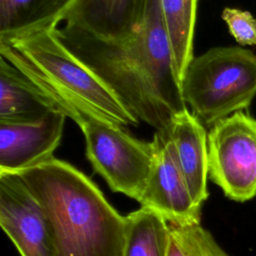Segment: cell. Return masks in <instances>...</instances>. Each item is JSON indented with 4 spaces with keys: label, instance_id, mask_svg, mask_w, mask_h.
Listing matches in <instances>:
<instances>
[{
    "label": "cell",
    "instance_id": "10",
    "mask_svg": "<svg viewBox=\"0 0 256 256\" xmlns=\"http://www.w3.org/2000/svg\"><path fill=\"white\" fill-rule=\"evenodd\" d=\"M147 0H74L65 27L108 41L129 37L141 25Z\"/></svg>",
    "mask_w": 256,
    "mask_h": 256
},
{
    "label": "cell",
    "instance_id": "1",
    "mask_svg": "<svg viewBox=\"0 0 256 256\" xmlns=\"http://www.w3.org/2000/svg\"><path fill=\"white\" fill-rule=\"evenodd\" d=\"M57 30L67 47L155 131L166 132L187 108L158 0H147L141 25L122 40H102L65 26Z\"/></svg>",
    "mask_w": 256,
    "mask_h": 256
},
{
    "label": "cell",
    "instance_id": "2",
    "mask_svg": "<svg viewBox=\"0 0 256 256\" xmlns=\"http://www.w3.org/2000/svg\"><path fill=\"white\" fill-rule=\"evenodd\" d=\"M16 174L44 209L57 256H123L126 216L82 171L52 157Z\"/></svg>",
    "mask_w": 256,
    "mask_h": 256
},
{
    "label": "cell",
    "instance_id": "16",
    "mask_svg": "<svg viewBox=\"0 0 256 256\" xmlns=\"http://www.w3.org/2000/svg\"><path fill=\"white\" fill-rule=\"evenodd\" d=\"M169 227L167 256H229L201 222Z\"/></svg>",
    "mask_w": 256,
    "mask_h": 256
},
{
    "label": "cell",
    "instance_id": "11",
    "mask_svg": "<svg viewBox=\"0 0 256 256\" xmlns=\"http://www.w3.org/2000/svg\"><path fill=\"white\" fill-rule=\"evenodd\" d=\"M178 164L195 204L202 209L209 197L208 132L206 127L186 108L176 114L168 129Z\"/></svg>",
    "mask_w": 256,
    "mask_h": 256
},
{
    "label": "cell",
    "instance_id": "5",
    "mask_svg": "<svg viewBox=\"0 0 256 256\" xmlns=\"http://www.w3.org/2000/svg\"><path fill=\"white\" fill-rule=\"evenodd\" d=\"M94 171L109 188L140 201L154 158V142L132 136L124 127L88 118L80 127Z\"/></svg>",
    "mask_w": 256,
    "mask_h": 256
},
{
    "label": "cell",
    "instance_id": "13",
    "mask_svg": "<svg viewBox=\"0 0 256 256\" xmlns=\"http://www.w3.org/2000/svg\"><path fill=\"white\" fill-rule=\"evenodd\" d=\"M74 0H0V39L56 28Z\"/></svg>",
    "mask_w": 256,
    "mask_h": 256
},
{
    "label": "cell",
    "instance_id": "4",
    "mask_svg": "<svg viewBox=\"0 0 256 256\" xmlns=\"http://www.w3.org/2000/svg\"><path fill=\"white\" fill-rule=\"evenodd\" d=\"M184 102L206 128L247 109L256 95V55L217 46L194 56L181 82Z\"/></svg>",
    "mask_w": 256,
    "mask_h": 256
},
{
    "label": "cell",
    "instance_id": "7",
    "mask_svg": "<svg viewBox=\"0 0 256 256\" xmlns=\"http://www.w3.org/2000/svg\"><path fill=\"white\" fill-rule=\"evenodd\" d=\"M0 225L21 256H57L48 217L16 173H0Z\"/></svg>",
    "mask_w": 256,
    "mask_h": 256
},
{
    "label": "cell",
    "instance_id": "9",
    "mask_svg": "<svg viewBox=\"0 0 256 256\" xmlns=\"http://www.w3.org/2000/svg\"><path fill=\"white\" fill-rule=\"evenodd\" d=\"M66 118L50 111L31 120H0V173H19L54 157Z\"/></svg>",
    "mask_w": 256,
    "mask_h": 256
},
{
    "label": "cell",
    "instance_id": "3",
    "mask_svg": "<svg viewBox=\"0 0 256 256\" xmlns=\"http://www.w3.org/2000/svg\"><path fill=\"white\" fill-rule=\"evenodd\" d=\"M58 27L0 39V56L20 70L79 127L94 118L122 127L139 119L63 42Z\"/></svg>",
    "mask_w": 256,
    "mask_h": 256
},
{
    "label": "cell",
    "instance_id": "15",
    "mask_svg": "<svg viewBox=\"0 0 256 256\" xmlns=\"http://www.w3.org/2000/svg\"><path fill=\"white\" fill-rule=\"evenodd\" d=\"M127 230L123 256H167L169 223L145 207L126 215Z\"/></svg>",
    "mask_w": 256,
    "mask_h": 256
},
{
    "label": "cell",
    "instance_id": "14",
    "mask_svg": "<svg viewBox=\"0 0 256 256\" xmlns=\"http://www.w3.org/2000/svg\"><path fill=\"white\" fill-rule=\"evenodd\" d=\"M170 43L176 76L180 82L194 58L193 43L198 0H158Z\"/></svg>",
    "mask_w": 256,
    "mask_h": 256
},
{
    "label": "cell",
    "instance_id": "8",
    "mask_svg": "<svg viewBox=\"0 0 256 256\" xmlns=\"http://www.w3.org/2000/svg\"><path fill=\"white\" fill-rule=\"evenodd\" d=\"M152 140L154 158L140 206L153 210L169 224L200 223L201 208L191 196L167 131H155Z\"/></svg>",
    "mask_w": 256,
    "mask_h": 256
},
{
    "label": "cell",
    "instance_id": "17",
    "mask_svg": "<svg viewBox=\"0 0 256 256\" xmlns=\"http://www.w3.org/2000/svg\"><path fill=\"white\" fill-rule=\"evenodd\" d=\"M221 17L236 42L242 46H256V18L251 12L226 7Z\"/></svg>",
    "mask_w": 256,
    "mask_h": 256
},
{
    "label": "cell",
    "instance_id": "6",
    "mask_svg": "<svg viewBox=\"0 0 256 256\" xmlns=\"http://www.w3.org/2000/svg\"><path fill=\"white\" fill-rule=\"evenodd\" d=\"M208 174L230 200L256 196V118L238 111L209 128Z\"/></svg>",
    "mask_w": 256,
    "mask_h": 256
},
{
    "label": "cell",
    "instance_id": "12",
    "mask_svg": "<svg viewBox=\"0 0 256 256\" xmlns=\"http://www.w3.org/2000/svg\"><path fill=\"white\" fill-rule=\"evenodd\" d=\"M50 111H59L52 99L0 56V120H31Z\"/></svg>",
    "mask_w": 256,
    "mask_h": 256
}]
</instances>
